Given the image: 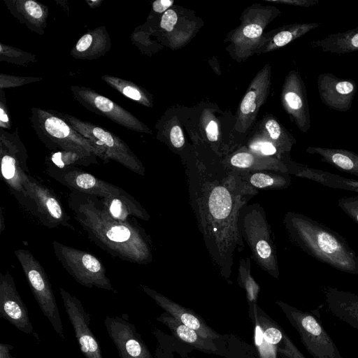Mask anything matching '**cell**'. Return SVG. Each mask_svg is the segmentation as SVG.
<instances>
[{
  "label": "cell",
  "mask_w": 358,
  "mask_h": 358,
  "mask_svg": "<svg viewBox=\"0 0 358 358\" xmlns=\"http://www.w3.org/2000/svg\"><path fill=\"white\" fill-rule=\"evenodd\" d=\"M247 170L224 162L196 158L187 162L189 201L204 245L222 277L231 278L234 256L244 249L238 228L241 210L258 190L245 178Z\"/></svg>",
  "instance_id": "obj_1"
},
{
  "label": "cell",
  "mask_w": 358,
  "mask_h": 358,
  "mask_svg": "<svg viewBox=\"0 0 358 358\" xmlns=\"http://www.w3.org/2000/svg\"><path fill=\"white\" fill-rule=\"evenodd\" d=\"M68 203L89 239L103 250L113 257L140 265L152 261L150 239L138 223L113 218L94 195L71 191Z\"/></svg>",
  "instance_id": "obj_2"
},
{
  "label": "cell",
  "mask_w": 358,
  "mask_h": 358,
  "mask_svg": "<svg viewBox=\"0 0 358 358\" xmlns=\"http://www.w3.org/2000/svg\"><path fill=\"white\" fill-rule=\"evenodd\" d=\"M282 222L290 241L307 255L339 271L358 275V255L338 232L296 212H287Z\"/></svg>",
  "instance_id": "obj_3"
},
{
  "label": "cell",
  "mask_w": 358,
  "mask_h": 358,
  "mask_svg": "<svg viewBox=\"0 0 358 358\" xmlns=\"http://www.w3.org/2000/svg\"><path fill=\"white\" fill-rule=\"evenodd\" d=\"M29 120L39 140L49 150L96 156L105 162L108 161L90 140L75 130L53 110L32 107Z\"/></svg>",
  "instance_id": "obj_4"
},
{
  "label": "cell",
  "mask_w": 358,
  "mask_h": 358,
  "mask_svg": "<svg viewBox=\"0 0 358 358\" xmlns=\"http://www.w3.org/2000/svg\"><path fill=\"white\" fill-rule=\"evenodd\" d=\"M238 228L255 262L270 275L278 278L277 248L263 207L259 203L246 204L240 211Z\"/></svg>",
  "instance_id": "obj_5"
},
{
  "label": "cell",
  "mask_w": 358,
  "mask_h": 358,
  "mask_svg": "<svg viewBox=\"0 0 358 358\" xmlns=\"http://www.w3.org/2000/svg\"><path fill=\"white\" fill-rule=\"evenodd\" d=\"M54 111L82 136L90 140L108 160H114L137 174L145 175V169L140 159L119 136L74 115Z\"/></svg>",
  "instance_id": "obj_6"
},
{
  "label": "cell",
  "mask_w": 358,
  "mask_h": 358,
  "mask_svg": "<svg viewBox=\"0 0 358 358\" xmlns=\"http://www.w3.org/2000/svg\"><path fill=\"white\" fill-rule=\"evenodd\" d=\"M0 155L2 178L20 203L36 216V208L23 186L22 173H29L28 154L17 129L10 133L0 128Z\"/></svg>",
  "instance_id": "obj_7"
},
{
  "label": "cell",
  "mask_w": 358,
  "mask_h": 358,
  "mask_svg": "<svg viewBox=\"0 0 358 358\" xmlns=\"http://www.w3.org/2000/svg\"><path fill=\"white\" fill-rule=\"evenodd\" d=\"M55 257L66 271L82 286L117 292L106 274L102 262L94 255L80 249L52 241Z\"/></svg>",
  "instance_id": "obj_8"
},
{
  "label": "cell",
  "mask_w": 358,
  "mask_h": 358,
  "mask_svg": "<svg viewBox=\"0 0 358 358\" xmlns=\"http://www.w3.org/2000/svg\"><path fill=\"white\" fill-rule=\"evenodd\" d=\"M30 289L43 314L55 333L65 339L64 327L51 283L41 263L27 250L17 249L14 252Z\"/></svg>",
  "instance_id": "obj_9"
},
{
  "label": "cell",
  "mask_w": 358,
  "mask_h": 358,
  "mask_svg": "<svg viewBox=\"0 0 358 358\" xmlns=\"http://www.w3.org/2000/svg\"><path fill=\"white\" fill-rule=\"evenodd\" d=\"M313 358H343L336 345L314 315L278 301Z\"/></svg>",
  "instance_id": "obj_10"
},
{
  "label": "cell",
  "mask_w": 358,
  "mask_h": 358,
  "mask_svg": "<svg viewBox=\"0 0 358 358\" xmlns=\"http://www.w3.org/2000/svg\"><path fill=\"white\" fill-rule=\"evenodd\" d=\"M73 97L85 108L102 115L127 129L150 132L149 129L129 111L94 90L80 85L69 88Z\"/></svg>",
  "instance_id": "obj_11"
},
{
  "label": "cell",
  "mask_w": 358,
  "mask_h": 358,
  "mask_svg": "<svg viewBox=\"0 0 358 358\" xmlns=\"http://www.w3.org/2000/svg\"><path fill=\"white\" fill-rule=\"evenodd\" d=\"M22 182L29 198L34 204L37 217L45 226L71 227L70 217L54 192L36 179L24 172Z\"/></svg>",
  "instance_id": "obj_12"
},
{
  "label": "cell",
  "mask_w": 358,
  "mask_h": 358,
  "mask_svg": "<svg viewBox=\"0 0 358 358\" xmlns=\"http://www.w3.org/2000/svg\"><path fill=\"white\" fill-rule=\"evenodd\" d=\"M59 292L83 355L86 358H103L101 346L90 328V313L76 296L62 287H59Z\"/></svg>",
  "instance_id": "obj_13"
},
{
  "label": "cell",
  "mask_w": 358,
  "mask_h": 358,
  "mask_svg": "<svg viewBox=\"0 0 358 358\" xmlns=\"http://www.w3.org/2000/svg\"><path fill=\"white\" fill-rule=\"evenodd\" d=\"M0 316L20 331L32 336L37 342H40L28 310L8 271L0 274Z\"/></svg>",
  "instance_id": "obj_14"
},
{
  "label": "cell",
  "mask_w": 358,
  "mask_h": 358,
  "mask_svg": "<svg viewBox=\"0 0 358 358\" xmlns=\"http://www.w3.org/2000/svg\"><path fill=\"white\" fill-rule=\"evenodd\" d=\"M128 315L106 316L104 325L120 358H153Z\"/></svg>",
  "instance_id": "obj_15"
},
{
  "label": "cell",
  "mask_w": 358,
  "mask_h": 358,
  "mask_svg": "<svg viewBox=\"0 0 358 358\" xmlns=\"http://www.w3.org/2000/svg\"><path fill=\"white\" fill-rule=\"evenodd\" d=\"M48 167L49 175L71 191L108 198L118 196L123 189L75 166L58 169L48 164Z\"/></svg>",
  "instance_id": "obj_16"
},
{
  "label": "cell",
  "mask_w": 358,
  "mask_h": 358,
  "mask_svg": "<svg viewBox=\"0 0 358 358\" xmlns=\"http://www.w3.org/2000/svg\"><path fill=\"white\" fill-rule=\"evenodd\" d=\"M317 86L321 101L328 108L338 112L351 108L357 91L355 80L322 73L317 76Z\"/></svg>",
  "instance_id": "obj_17"
},
{
  "label": "cell",
  "mask_w": 358,
  "mask_h": 358,
  "mask_svg": "<svg viewBox=\"0 0 358 358\" xmlns=\"http://www.w3.org/2000/svg\"><path fill=\"white\" fill-rule=\"evenodd\" d=\"M283 99L287 110L299 129L306 133L310 127V116L305 85L296 71L287 77Z\"/></svg>",
  "instance_id": "obj_18"
},
{
  "label": "cell",
  "mask_w": 358,
  "mask_h": 358,
  "mask_svg": "<svg viewBox=\"0 0 358 358\" xmlns=\"http://www.w3.org/2000/svg\"><path fill=\"white\" fill-rule=\"evenodd\" d=\"M141 287L166 313L180 323L195 330L203 338L213 340L220 337L196 313L178 304L148 286L141 285Z\"/></svg>",
  "instance_id": "obj_19"
},
{
  "label": "cell",
  "mask_w": 358,
  "mask_h": 358,
  "mask_svg": "<svg viewBox=\"0 0 358 358\" xmlns=\"http://www.w3.org/2000/svg\"><path fill=\"white\" fill-rule=\"evenodd\" d=\"M10 13L21 24L38 34H45L49 10L34 0H3Z\"/></svg>",
  "instance_id": "obj_20"
},
{
  "label": "cell",
  "mask_w": 358,
  "mask_h": 358,
  "mask_svg": "<svg viewBox=\"0 0 358 358\" xmlns=\"http://www.w3.org/2000/svg\"><path fill=\"white\" fill-rule=\"evenodd\" d=\"M323 292L328 310L339 320L358 329V295L332 287H324Z\"/></svg>",
  "instance_id": "obj_21"
},
{
  "label": "cell",
  "mask_w": 358,
  "mask_h": 358,
  "mask_svg": "<svg viewBox=\"0 0 358 358\" xmlns=\"http://www.w3.org/2000/svg\"><path fill=\"white\" fill-rule=\"evenodd\" d=\"M111 48V39L106 27L91 29L82 36L71 49L72 57L93 60L104 56Z\"/></svg>",
  "instance_id": "obj_22"
},
{
  "label": "cell",
  "mask_w": 358,
  "mask_h": 358,
  "mask_svg": "<svg viewBox=\"0 0 358 358\" xmlns=\"http://www.w3.org/2000/svg\"><path fill=\"white\" fill-rule=\"evenodd\" d=\"M100 199L107 213L116 220L132 222V217L144 221L150 220V215L146 210L124 189L118 196Z\"/></svg>",
  "instance_id": "obj_23"
},
{
  "label": "cell",
  "mask_w": 358,
  "mask_h": 358,
  "mask_svg": "<svg viewBox=\"0 0 358 358\" xmlns=\"http://www.w3.org/2000/svg\"><path fill=\"white\" fill-rule=\"evenodd\" d=\"M224 162L231 167L248 171L288 173L287 166L282 160L248 151L238 152L231 155L228 162Z\"/></svg>",
  "instance_id": "obj_24"
},
{
  "label": "cell",
  "mask_w": 358,
  "mask_h": 358,
  "mask_svg": "<svg viewBox=\"0 0 358 358\" xmlns=\"http://www.w3.org/2000/svg\"><path fill=\"white\" fill-rule=\"evenodd\" d=\"M306 152L317 155L320 161L337 170L358 177V154L343 148L308 146Z\"/></svg>",
  "instance_id": "obj_25"
},
{
  "label": "cell",
  "mask_w": 358,
  "mask_h": 358,
  "mask_svg": "<svg viewBox=\"0 0 358 358\" xmlns=\"http://www.w3.org/2000/svg\"><path fill=\"white\" fill-rule=\"evenodd\" d=\"M310 46L324 52L338 55L358 51V27L311 41Z\"/></svg>",
  "instance_id": "obj_26"
},
{
  "label": "cell",
  "mask_w": 358,
  "mask_h": 358,
  "mask_svg": "<svg viewBox=\"0 0 358 358\" xmlns=\"http://www.w3.org/2000/svg\"><path fill=\"white\" fill-rule=\"evenodd\" d=\"M156 320L166 325L182 341L203 351L215 352L217 350L212 340L203 338L195 330L180 323L167 313L162 314Z\"/></svg>",
  "instance_id": "obj_27"
},
{
  "label": "cell",
  "mask_w": 358,
  "mask_h": 358,
  "mask_svg": "<svg viewBox=\"0 0 358 358\" xmlns=\"http://www.w3.org/2000/svg\"><path fill=\"white\" fill-rule=\"evenodd\" d=\"M290 176L287 173L247 170L245 178L257 189H284L291 185Z\"/></svg>",
  "instance_id": "obj_28"
},
{
  "label": "cell",
  "mask_w": 358,
  "mask_h": 358,
  "mask_svg": "<svg viewBox=\"0 0 358 358\" xmlns=\"http://www.w3.org/2000/svg\"><path fill=\"white\" fill-rule=\"evenodd\" d=\"M101 78L123 96L142 105L150 106V100L145 92L131 81L110 75H103Z\"/></svg>",
  "instance_id": "obj_29"
},
{
  "label": "cell",
  "mask_w": 358,
  "mask_h": 358,
  "mask_svg": "<svg viewBox=\"0 0 358 358\" xmlns=\"http://www.w3.org/2000/svg\"><path fill=\"white\" fill-rule=\"evenodd\" d=\"M96 157V156H88L71 152L57 151L50 155L48 164L58 169L78 165L90 166L98 164Z\"/></svg>",
  "instance_id": "obj_30"
},
{
  "label": "cell",
  "mask_w": 358,
  "mask_h": 358,
  "mask_svg": "<svg viewBox=\"0 0 358 358\" xmlns=\"http://www.w3.org/2000/svg\"><path fill=\"white\" fill-rule=\"evenodd\" d=\"M0 62L27 66L36 62V56L23 50L0 43Z\"/></svg>",
  "instance_id": "obj_31"
},
{
  "label": "cell",
  "mask_w": 358,
  "mask_h": 358,
  "mask_svg": "<svg viewBox=\"0 0 358 358\" xmlns=\"http://www.w3.org/2000/svg\"><path fill=\"white\" fill-rule=\"evenodd\" d=\"M238 281L247 292L250 299L254 300L259 291V287L251 275L250 257L241 258L238 267Z\"/></svg>",
  "instance_id": "obj_32"
},
{
  "label": "cell",
  "mask_w": 358,
  "mask_h": 358,
  "mask_svg": "<svg viewBox=\"0 0 358 358\" xmlns=\"http://www.w3.org/2000/svg\"><path fill=\"white\" fill-rule=\"evenodd\" d=\"M249 148L255 154L268 157L276 156L277 159L283 162L285 160L283 155L278 150L276 146L272 142L257 141L252 143Z\"/></svg>",
  "instance_id": "obj_33"
},
{
  "label": "cell",
  "mask_w": 358,
  "mask_h": 358,
  "mask_svg": "<svg viewBox=\"0 0 358 358\" xmlns=\"http://www.w3.org/2000/svg\"><path fill=\"white\" fill-rule=\"evenodd\" d=\"M43 80L41 78L16 76L13 75L0 73V89H7L19 87L29 83L38 82Z\"/></svg>",
  "instance_id": "obj_34"
},
{
  "label": "cell",
  "mask_w": 358,
  "mask_h": 358,
  "mask_svg": "<svg viewBox=\"0 0 358 358\" xmlns=\"http://www.w3.org/2000/svg\"><path fill=\"white\" fill-rule=\"evenodd\" d=\"M338 206L349 217L358 224V195L340 198L338 200Z\"/></svg>",
  "instance_id": "obj_35"
},
{
  "label": "cell",
  "mask_w": 358,
  "mask_h": 358,
  "mask_svg": "<svg viewBox=\"0 0 358 358\" xmlns=\"http://www.w3.org/2000/svg\"><path fill=\"white\" fill-rule=\"evenodd\" d=\"M0 128L3 129H11V120L3 90H1L0 92Z\"/></svg>",
  "instance_id": "obj_36"
},
{
  "label": "cell",
  "mask_w": 358,
  "mask_h": 358,
  "mask_svg": "<svg viewBox=\"0 0 358 358\" xmlns=\"http://www.w3.org/2000/svg\"><path fill=\"white\" fill-rule=\"evenodd\" d=\"M283 336L284 333L280 329L273 326L268 327L264 330L263 329L264 341L273 345L278 344L282 341Z\"/></svg>",
  "instance_id": "obj_37"
},
{
  "label": "cell",
  "mask_w": 358,
  "mask_h": 358,
  "mask_svg": "<svg viewBox=\"0 0 358 358\" xmlns=\"http://www.w3.org/2000/svg\"><path fill=\"white\" fill-rule=\"evenodd\" d=\"M177 20L178 16L176 13L173 10L168 9L162 15L160 27L164 30L170 32L173 30Z\"/></svg>",
  "instance_id": "obj_38"
},
{
  "label": "cell",
  "mask_w": 358,
  "mask_h": 358,
  "mask_svg": "<svg viewBox=\"0 0 358 358\" xmlns=\"http://www.w3.org/2000/svg\"><path fill=\"white\" fill-rule=\"evenodd\" d=\"M256 93L255 91H250L243 98L241 104V111L243 114H249L255 110Z\"/></svg>",
  "instance_id": "obj_39"
},
{
  "label": "cell",
  "mask_w": 358,
  "mask_h": 358,
  "mask_svg": "<svg viewBox=\"0 0 358 358\" xmlns=\"http://www.w3.org/2000/svg\"><path fill=\"white\" fill-rule=\"evenodd\" d=\"M170 140L172 145L176 148H181L185 144V138L181 128L176 125L170 131Z\"/></svg>",
  "instance_id": "obj_40"
},
{
  "label": "cell",
  "mask_w": 358,
  "mask_h": 358,
  "mask_svg": "<svg viewBox=\"0 0 358 358\" xmlns=\"http://www.w3.org/2000/svg\"><path fill=\"white\" fill-rule=\"evenodd\" d=\"M243 34L247 38H258L262 34V28L257 24H250L243 28Z\"/></svg>",
  "instance_id": "obj_41"
},
{
  "label": "cell",
  "mask_w": 358,
  "mask_h": 358,
  "mask_svg": "<svg viewBox=\"0 0 358 358\" xmlns=\"http://www.w3.org/2000/svg\"><path fill=\"white\" fill-rule=\"evenodd\" d=\"M206 132L210 141H216L219 134L217 123L213 120L210 121L206 127Z\"/></svg>",
  "instance_id": "obj_42"
},
{
  "label": "cell",
  "mask_w": 358,
  "mask_h": 358,
  "mask_svg": "<svg viewBox=\"0 0 358 358\" xmlns=\"http://www.w3.org/2000/svg\"><path fill=\"white\" fill-rule=\"evenodd\" d=\"M173 3V1L171 0H157L152 3V9L159 13L166 12Z\"/></svg>",
  "instance_id": "obj_43"
},
{
  "label": "cell",
  "mask_w": 358,
  "mask_h": 358,
  "mask_svg": "<svg viewBox=\"0 0 358 358\" xmlns=\"http://www.w3.org/2000/svg\"><path fill=\"white\" fill-rule=\"evenodd\" d=\"M14 347L12 345L1 343H0V358H15L11 351Z\"/></svg>",
  "instance_id": "obj_44"
},
{
  "label": "cell",
  "mask_w": 358,
  "mask_h": 358,
  "mask_svg": "<svg viewBox=\"0 0 358 358\" xmlns=\"http://www.w3.org/2000/svg\"><path fill=\"white\" fill-rule=\"evenodd\" d=\"M102 0H87L86 2L89 5V6L92 8H95L96 7H99L101 3Z\"/></svg>",
  "instance_id": "obj_45"
},
{
  "label": "cell",
  "mask_w": 358,
  "mask_h": 358,
  "mask_svg": "<svg viewBox=\"0 0 358 358\" xmlns=\"http://www.w3.org/2000/svg\"><path fill=\"white\" fill-rule=\"evenodd\" d=\"M3 213H2V210H1V232H2L4 229V227H5V224H3L4 221H3Z\"/></svg>",
  "instance_id": "obj_46"
},
{
  "label": "cell",
  "mask_w": 358,
  "mask_h": 358,
  "mask_svg": "<svg viewBox=\"0 0 358 358\" xmlns=\"http://www.w3.org/2000/svg\"><path fill=\"white\" fill-rule=\"evenodd\" d=\"M355 192L358 193V187H357Z\"/></svg>",
  "instance_id": "obj_47"
}]
</instances>
